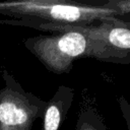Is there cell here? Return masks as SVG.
<instances>
[{
    "label": "cell",
    "instance_id": "obj_1",
    "mask_svg": "<svg viewBox=\"0 0 130 130\" xmlns=\"http://www.w3.org/2000/svg\"><path fill=\"white\" fill-rule=\"evenodd\" d=\"M50 36H38L26 39L23 44L38 60L51 72L68 73L73 62L81 57H94L108 60L123 58L126 51L118 50L105 41L92 38L82 27L59 26Z\"/></svg>",
    "mask_w": 130,
    "mask_h": 130
},
{
    "label": "cell",
    "instance_id": "obj_2",
    "mask_svg": "<svg viewBox=\"0 0 130 130\" xmlns=\"http://www.w3.org/2000/svg\"><path fill=\"white\" fill-rule=\"evenodd\" d=\"M1 74L4 85L0 88V125L10 130H31L34 122L43 117L47 102L25 91L6 69Z\"/></svg>",
    "mask_w": 130,
    "mask_h": 130
},
{
    "label": "cell",
    "instance_id": "obj_3",
    "mask_svg": "<svg viewBox=\"0 0 130 130\" xmlns=\"http://www.w3.org/2000/svg\"><path fill=\"white\" fill-rule=\"evenodd\" d=\"M74 99V89L59 86L52 99L46 103L43 113V130H59Z\"/></svg>",
    "mask_w": 130,
    "mask_h": 130
},
{
    "label": "cell",
    "instance_id": "obj_4",
    "mask_svg": "<svg viewBox=\"0 0 130 130\" xmlns=\"http://www.w3.org/2000/svg\"><path fill=\"white\" fill-rule=\"evenodd\" d=\"M75 130H108V128L95 109L87 106L79 111Z\"/></svg>",
    "mask_w": 130,
    "mask_h": 130
},
{
    "label": "cell",
    "instance_id": "obj_5",
    "mask_svg": "<svg viewBox=\"0 0 130 130\" xmlns=\"http://www.w3.org/2000/svg\"><path fill=\"white\" fill-rule=\"evenodd\" d=\"M118 102H119V106L122 112V116L125 120L128 130H130V103L123 96H120L118 99Z\"/></svg>",
    "mask_w": 130,
    "mask_h": 130
},
{
    "label": "cell",
    "instance_id": "obj_6",
    "mask_svg": "<svg viewBox=\"0 0 130 130\" xmlns=\"http://www.w3.org/2000/svg\"><path fill=\"white\" fill-rule=\"evenodd\" d=\"M0 130H10V129L5 128V127H3V126H1V125H0Z\"/></svg>",
    "mask_w": 130,
    "mask_h": 130
}]
</instances>
